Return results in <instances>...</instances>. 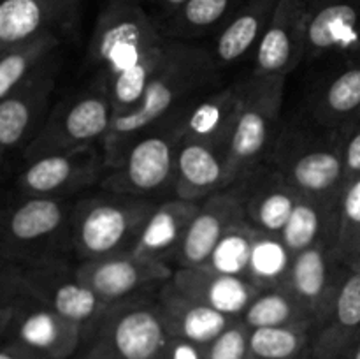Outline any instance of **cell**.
<instances>
[{
  "label": "cell",
  "instance_id": "obj_31",
  "mask_svg": "<svg viewBox=\"0 0 360 359\" xmlns=\"http://www.w3.org/2000/svg\"><path fill=\"white\" fill-rule=\"evenodd\" d=\"M360 115V58L341 70L320 92L315 116L323 125H348Z\"/></svg>",
  "mask_w": 360,
  "mask_h": 359
},
{
  "label": "cell",
  "instance_id": "obj_38",
  "mask_svg": "<svg viewBox=\"0 0 360 359\" xmlns=\"http://www.w3.org/2000/svg\"><path fill=\"white\" fill-rule=\"evenodd\" d=\"M345 178L347 183L360 178V120L350 125L345 144Z\"/></svg>",
  "mask_w": 360,
  "mask_h": 359
},
{
  "label": "cell",
  "instance_id": "obj_4",
  "mask_svg": "<svg viewBox=\"0 0 360 359\" xmlns=\"http://www.w3.org/2000/svg\"><path fill=\"white\" fill-rule=\"evenodd\" d=\"M76 199L21 197L2 218V259L21 267L72 264Z\"/></svg>",
  "mask_w": 360,
  "mask_h": 359
},
{
  "label": "cell",
  "instance_id": "obj_20",
  "mask_svg": "<svg viewBox=\"0 0 360 359\" xmlns=\"http://www.w3.org/2000/svg\"><path fill=\"white\" fill-rule=\"evenodd\" d=\"M83 0H2L0 49L44 34L65 35L81 16Z\"/></svg>",
  "mask_w": 360,
  "mask_h": 359
},
{
  "label": "cell",
  "instance_id": "obj_2",
  "mask_svg": "<svg viewBox=\"0 0 360 359\" xmlns=\"http://www.w3.org/2000/svg\"><path fill=\"white\" fill-rule=\"evenodd\" d=\"M348 125L287 123L280 127L267 160L304 197L340 201L345 178Z\"/></svg>",
  "mask_w": 360,
  "mask_h": 359
},
{
  "label": "cell",
  "instance_id": "obj_16",
  "mask_svg": "<svg viewBox=\"0 0 360 359\" xmlns=\"http://www.w3.org/2000/svg\"><path fill=\"white\" fill-rule=\"evenodd\" d=\"M309 0H280L274 16L255 49L253 76L287 77L306 55Z\"/></svg>",
  "mask_w": 360,
  "mask_h": 359
},
{
  "label": "cell",
  "instance_id": "obj_33",
  "mask_svg": "<svg viewBox=\"0 0 360 359\" xmlns=\"http://www.w3.org/2000/svg\"><path fill=\"white\" fill-rule=\"evenodd\" d=\"M315 329L257 327L250 333L248 359H313Z\"/></svg>",
  "mask_w": 360,
  "mask_h": 359
},
{
  "label": "cell",
  "instance_id": "obj_45",
  "mask_svg": "<svg viewBox=\"0 0 360 359\" xmlns=\"http://www.w3.org/2000/svg\"><path fill=\"white\" fill-rule=\"evenodd\" d=\"M355 270H360V257H359V263H357V267Z\"/></svg>",
  "mask_w": 360,
  "mask_h": 359
},
{
  "label": "cell",
  "instance_id": "obj_44",
  "mask_svg": "<svg viewBox=\"0 0 360 359\" xmlns=\"http://www.w3.org/2000/svg\"><path fill=\"white\" fill-rule=\"evenodd\" d=\"M336 359H350L348 355H341V358H336Z\"/></svg>",
  "mask_w": 360,
  "mask_h": 359
},
{
  "label": "cell",
  "instance_id": "obj_35",
  "mask_svg": "<svg viewBox=\"0 0 360 359\" xmlns=\"http://www.w3.org/2000/svg\"><path fill=\"white\" fill-rule=\"evenodd\" d=\"M336 253L350 270H355L360 257V178L347 183L338 210Z\"/></svg>",
  "mask_w": 360,
  "mask_h": 359
},
{
  "label": "cell",
  "instance_id": "obj_23",
  "mask_svg": "<svg viewBox=\"0 0 360 359\" xmlns=\"http://www.w3.org/2000/svg\"><path fill=\"white\" fill-rule=\"evenodd\" d=\"M232 185L234 182L225 151L202 143H181L174 197L200 203Z\"/></svg>",
  "mask_w": 360,
  "mask_h": 359
},
{
  "label": "cell",
  "instance_id": "obj_15",
  "mask_svg": "<svg viewBox=\"0 0 360 359\" xmlns=\"http://www.w3.org/2000/svg\"><path fill=\"white\" fill-rule=\"evenodd\" d=\"M23 291L77 324L84 334L111 308L76 273V264L23 267Z\"/></svg>",
  "mask_w": 360,
  "mask_h": 359
},
{
  "label": "cell",
  "instance_id": "obj_46",
  "mask_svg": "<svg viewBox=\"0 0 360 359\" xmlns=\"http://www.w3.org/2000/svg\"><path fill=\"white\" fill-rule=\"evenodd\" d=\"M357 120H360V115H359V118ZM357 120H355V122H357Z\"/></svg>",
  "mask_w": 360,
  "mask_h": 359
},
{
  "label": "cell",
  "instance_id": "obj_6",
  "mask_svg": "<svg viewBox=\"0 0 360 359\" xmlns=\"http://www.w3.org/2000/svg\"><path fill=\"white\" fill-rule=\"evenodd\" d=\"M181 137L176 116L160 123L132 144L118 168L105 172L98 189L139 199H172L178 176V151Z\"/></svg>",
  "mask_w": 360,
  "mask_h": 359
},
{
  "label": "cell",
  "instance_id": "obj_30",
  "mask_svg": "<svg viewBox=\"0 0 360 359\" xmlns=\"http://www.w3.org/2000/svg\"><path fill=\"white\" fill-rule=\"evenodd\" d=\"M62 35L44 34L0 49V99L60 55Z\"/></svg>",
  "mask_w": 360,
  "mask_h": 359
},
{
  "label": "cell",
  "instance_id": "obj_27",
  "mask_svg": "<svg viewBox=\"0 0 360 359\" xmlns=\"http://www.w3.org/2000/svg\"><path fill=\"white\" fill-rule=\"evenodd\" d=\"M360 333V270H352L338 296L329 320L315 331L313 359L348 355Z\"/></svg>",
  "mask_w": 360,
  "mask_h": 359
},
{
  "label": "cell",
  "instance_id": "obj_1",
  "mask_svg": "<svg viewBox=\"0 0 360 359\" xmlns=\"http://www.w3.org/2000/svg\"><path fill=\"white\" fill-rule=\"evenodd\" d=\"M220 87V69L210 48L195 42H169L164 63L130 111L115 115L102 141L108 171L118 168L132 144L160 123L178 115L200 95Z\"/></svg>",
  "mask_w": 360,
  "mask_h": 359
},
{
  "label": "cell",
  "instance_id": "obj_13",
  "mask_svg": "<svg viewBox=\"0 0 360 359\" xmlns=\"http://www.w3.org/2000/svg\"><path fill=\"white\" fill-rule=\"evenodd\" d=\"M350 271L334 245L319 243L294 257L281 285L297 299L316 331L329 320Z\"/></svg>",
  "mask_w": 360,
  "mask_h": 359
},
{
  "label": "cell",
  "instance_id": "obj_32",
  "mask_svg": "<svg viewBox=\"0 0 360 359\" xmlns=\"http://www.w3.org/2000/svg\"><path fill=\"white\" fill-rule=\"evenodd\" d=\"M250 329L257 327H295V326H313L311 319L304 312L297 299L283 287L264 289L259 296L252 301L245 315L241 317Z\"/></svg>",
  "mask_w": 360,
  "mask_h": 359
},
{
  "label": "cell",
  "instance_id": "obj_21",
  "mask_svg": "<svg viewBox=\"0 0 360 359\" xmlns=\"http://www.w3.org/2000/svg\"><path fill=\"white\" fill-rule=\"evenodd\" d=\"M155 303L169 336L183 338L199 345H207L238 320L190 298L178 289L172 277L162 285Z\"/></svg>",
  "mask_w": 360,
  "mask_h": 359
},
{
  "label": "cell",
  "instance_id": "obj_7",
  "mask_svg": "<svg viewBox=\"0 0 360 359\" xmlns=\"http://www.w3.org/2000/svg\"><path fill=\"white\" fill-rule=\"evenodd\" d=\"M169 338L157 303H120L84 334L74 359H160Z\"/></svg>",
  "mask_w": 360,
  "mask_h": 359
},
{
  "label": "cell",
  "instance_id": "obj_11",
  "mask_svg": "<svg viewBox=\"0 0 360 359\" xmlns=\"http://www.w3.org/2000/svg\"><path fill=\"white\" fill-rule=\"evenodd\" d=\"M105 172L102 146L91 144L28 162L18 175L16 187L21 197L72 199L91 187L101 185Z\"/></svg>",
  "mask_w": 360,
  "mask_h": 359
},
{
  "label": "cell",
  "instance_id": "obj_41",
  "mask_svg": "<svg viewBox=\"0 0 360 359\" xmlns=\"http://www.w3.org/2000/svg\"><path fill=\"white\" fill-rule=\"evenodd\" d=\"M0 359H35L32 355H28L27 352H23L21 348H18L13 344H2V351H0Z\"/></svg>",
  "mask_w": 360,
  "mask_h": 359
},
{
  "label": "cell",
  "instance_id": "obj_3",
  "mask_svg": "<svg viewBox=\"0 0 360 359\" xmlns=\"http://www.w3.org/2000/svg\"><path fill=\"white\" fill-rule=\"evenodd\" d=\"M169 41L143 0H104L86 49L91 81L108 90L112 80L164 51Z\"/></svg>",
  "mask_w": 360,
  "mask_h": 359
},
{
  "label": "cell",
  "instance_id": "obj_29",
  "mask_svg": "<svg viewBox=\"0 0 360 359\" xmlns=\"http://www.w3.org/2000/svg\"><path fill=\"white\" fill-rule=\"evenodd\" d=\"M246 0H186L176 13L160 21L158 28L167 39L193 42L217 35Z\"/></svg>",
  "mask_w": 360,
  "mask_h": 359
},
{
  "label": "cell",
  "instance_id": "obj_39",
  "mask_svg": "<svg viewBox=\"0 0 360 359\" xmlns=\"http://www.w3.org/2000/svg\"><path fill=\"white\" fill-rule=\"evenodd\" d=\"M160 359H204V345L171 336Z\"/></svg>",
  "mask_w": 360,
  "mask_h": 359
},
{
  "label": "cell",
  "instance_id": "obj_37",
  "mask_svg": "<svg viewBox=\"0 0 360 359\" xmlns=\"http://www.w3.org/2000/svg\"><path fill=\"white\" fill-rule=\"evenodd\" d=\"M250 333L252 329L245 320H234L214 340L204 345V359H248Z\"/></svg>",
  "mask_w": 360,
  "mask_h": 359
},
{
  "label": "cell",
  "instance_id": "obj_5",
  "mask_svg": "<svg viewBox=\"0 0 360 359\" xmlns=\"http://www.w3.org/2000/svg\"><path fill=\"white\" fill-rule=\"evenodd\" d=\"M158 203L98 189L74 204L72 239L77 263L134 253Z\"/></svg>",
  "mask_w": 360,
  "mask_h": 359
},
{
  "label": "cell",
  "instance_id": "obj_12",
  "mask_svg": "<svg viewBox=\"0 0 360 359\" xmlns=\"http://www.w3.org/2000/svg\"><path fill=\"white\" fill-rule=\"evenodd\" d=\"M76 273L102 301L120 305L155 301L162 285L174 273V267L146 257L125 253L77 263Z\"/></svg>",
  "mask_w": 360,
  "mask_h": 359
},
{
  "label": "cell",
  "instance_id": "obj_8",
  "mask_svg": "<svg viewBox=\"0 0 360 359\" xmlns=\"http://www.w3.org/2000/svg\"><path fill=\"white\" fill-rule=\"evenodd\" d=\"M112 118L115 109L108 90L90 81L53 106L41 132L25 148L21 157L28 164L46 155L102 144Z\"/></svg>",
  "mask_w": 360,
  "mask_h": 359
},
{
  "label": "cell",
  "instance_id": "obj_42",
  "mask_svg": "<svg viewBox=\"0 0 360 359\" xmlns=\"http://www.w3.org/2000/svg\"><path fill=\"white\" fill-rule=\"evenodd\" d=\"M348 358H350V359H360V333H359L357 340H355L354 345H352L350 352H348Z\"/></svg>",
  "mask_w": 360,
  "mask_h": 359
},
{
  "label": "cell",
  "instance_id": "obj_18",
  "mask_svg": "<svg viewBox=\"0 0 360 359\" xmlns=\"http://www.w3.org/2000/svg\"><path fill=\"white\" fill-rule=\"evenodd\" d=\"M245 222V208L236 185L200 201L199 210L176 257L174 270L206 266L221 239Z\"/></svg>",
  "mask_w": 360,
  "mask_h": 359
},
{
  "label": "cell",
  "instance_id": "obj_9",
  "mask_svg": "<svg viewBox=\"0 0 360 359\" xmlns=\"http://www.w3.org/2000/svg\"><path fill=\"white\" fill-rule=\"evenodd\" d=\"M285 83L283 76H252L245 81V97L229 144V169L234 185L269 158L281 127Z\"/></svg>",
  "mask_w": 360,
  "mask_h": 359
},
{
  "label": "cell",
  "instance_id": "obj_28",
  "mask_svg": "<svg viewBox=\"0 0 360 359\" xmlns=\"http://www.w3.org/2000/svg\"><path fill=\"white\" fill-rule=\"evenodd\" d=\"M338 210L340 201L302 196L280 232L288 252L295 257L319 243L336 246Z\"/></svg>",
  "mask_w": 360,
  "mask_h": 359
},
{
  "label": "cell",
  "instance_id": "obj_34",
  "mask_svg": "<svg viewBox=\"0 0 360 359\" xmlns=\"http://www.w3.org/2000/svg\"><path fill=\"white\" fill-rule=\"evenodd\" d=\"M294 256L288 252L280 234L257 231L250 256L248 280L257 287H278L287 278Z\"/></svg>",
  "mask_w": 360,
  "mask_h": 359
},
{
  "label": "cell",
  "instance_id": "obj_25",
  "mask_svg": "<svg viewBox=\"0 0 360 359\" xmlns=\"http://www.w3.org/2000/svg\"><path fill=\"white\" fill-rule=\"evenodd\" d=\"M360 39V0H327L311 6L304 60L352 48Z\"/></svg>",
  "mask_w": 360,
  "mask_h": 359
},
{
  "label": "cell",
  "instance_id": "obj_19",
  "mask_svg": "<svg viewBox=\"0 0 360 359\" xmlns=\"http://www.w3.org/2000/svg\"><path fill=\"white\" fill-rule=\"evenodd\" d=\"M236 187L241 194L246 222L257 231L271 234L283 231L302 197L269 160L246 172Z\"/></svg>",
  "mask_w": 360,
  "mask_h": 359
},
{
  "label": "cell",
  "instance_id": "obj_17",
  "mask_svg": "<svg viewBox=\"0 0 360 359\" xmlns=\"http://www.w3.org/2000/svg\"><path fill=\"white\" fill-rule=\"evenodd\" d=\"M245 97V81L218 87L190 102L176 115L181 143H202L225 151L234 134Z\"/></svg>",
  "mask_w": 360,
  "mask_h": 359
},
{
  "label": "cell",
  "instance_id": "obj_40",
  "mask_svg": "<svg viewBox=\"0 0 360 359\" xmlns=\"http://www.w3.org/2000/svg\"><path fill=\"white\" fill-rule=\"evenodd\" d=\"M185 2L186 0H143L144 7L150 11V14L155 18L157 23H160L165 18L171 16L172 13H176Z\"/></svg>",
  "mask_w": 360,
  "mask_h": 359
},
{
  "label": "cell",
  "instance_id": "obj_26",
  "mask_svg": "<svg viewBox=\"0 0 360 359\" xmlns=\"http://www.w3.org/2000/svg\"><path fill=\"white\" fill-rule=\"evenodd\" d=\"M280 0H246L238 13L214 35L211 56L218 69L231 67L245 58L250 51L255 53L267 27L274 16Z\"/></svg>",
  "mask_w": 360,
  "mask_h": 359
},
{
  "label": "cell",
  "instance_id": "obj_36",
  "mask_svg": "<svg viewBox=\"0 0 360 359\" xmlns=\"http://www.w3.org/2000/svg\"><path fill=\"white\" fill-rule=\"evenodd\" d=\"M255 234L257 229L252 227L248 222L234 227L221 239L206 266L248 280L250 256H252Z\"/></svg>",
  "mask_w": 360,
  "mask_h": 359
},
{
  "label": "cell",
  "instance_id": "obj_22",
  "mask_svg": "<svg viewBox=\"0 0 360 359\" xmlns=\"http://www.w3.org/2000/svg\"><path fill=\"white\" fill-rule=\"evenodd\" d=\"M172 282L190 298L234 319H241L253 299L262 292L246 278L221 273L210 266L176 267Z\"/></svg>",
  "mask_w": 360,
  "mask_h": 359
},
{
  "label": "cell",
  "instance_id": "obj_14",
  "mask_svg": "<svg viewBox=\"0 0 360 359\" xmlns=\"http://www.w3.org/2000/svg\"><path fill=\"white\" fill-rule=\"evenodd\" d=\"M62 58L56 55L9 95L0 99V146L4 153L21 151L37 137L51 111Z\"/></svg>",
  "mask_w": 360,
  "mask_h": 359
},
{
  "label": "cell",
  "instance_id": "obj_10",
  "mask_svg": "<svg viewBox=\"0 0 360 359\" xmlns=\"http://www.w3.org/2000/svg\"><path fill=\"white\" fill-rule=\"evenodd\" d=\"M2 344H13L35 359H74L83 341V329L42 305L21 294L0 305Z\"/></svg>",
  "mask_w": 360,
  "mask_h": 359
},
{
  "label": "cell",
  "instance_id": "obj_43",
  "mask_svg": "<svg viewBox=\"0 0 360 359\" xmlns=\"http://www.w3.org/2000/svg\"><path fill=\"white\" fill-rule=\"evenodd\" d=\"M311 2V6H316V4H322V2H327V0H309Z\"/></svg>",
  "mask_w": 360,
  "mask_h": 359
},
{
  "label": "cell",
  "instance_id": "obj_24",
  "mask_svg": "<svg viewBox=\"0 0 360 359\" xmlns=\"http://www.w3.org/2000/svg\"><path fill=\"white\" fill-rule=\"evenodd\" d=\"M197 210L199 203L178 197L158 203L143 227L134 256L146 257L174 267L176 257L181 250Z\"/></svg>",
  "mask_w": 360,
  "mask_h": 359
}]
</instances>
